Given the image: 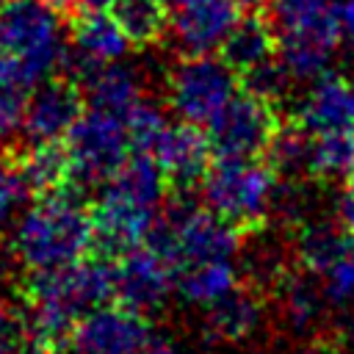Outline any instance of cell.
Returning <instances> with one entry per match:
<instances>
[{
    "label": "cell",
    "mask_w": 354,
    "mask_h": 354,
    "mask_svg": "<svg viewBox=\"0 0 354 354\" xmlns=\"http://www.w3.org/2000/svg\"><path fill=\"white\" fill-rule=\"evenodd\" d=\"M19 169L25 171L36 196L69 188V155L64 141H39V144H14L11 147Z\"/></svg>",
    "instance_id": "7402d4cb"
},
{
    "label": "cell",
    "mask_w": 354,
    "mask_h": 354,
    "mask_svg": "<svg viewBox=\"0 0 354 354\" xmlns=\"http://www.w3.org/2000/svg\"><path fill=\"white\" fill-rule=\"evenodd\" d=\"M238 285V271L230 260H205L177 268L174 290L196 307H207Z\"/></svg>",
    "instance_id": "cb8c5ba5"
},
{
    "label": "cell",
    "mask_w": 354,
    "mask_h": 354,
    "mask_svg": "<svg viewBox=\"0 0 354 354\" xmlns=\"http://www.w3.org/2000/svg\"><path fill=\"white\" fill-rule=\"evenodd\" d=\"M163 3H166V6H169V11H171V8H174V6H180L183 0H163Z\"/></svg>",
    "instance_id": "d590c367"
},
{
    "label": "cell",
    "mask_w": 354,
    "mask_h": 354,
    "mask_svg": "<svg viewBox=\"0 0 354 354\" xmlns=\"http://www.w3.org/2000/svg\"><path fill=\"white\" fill-rule=\"evenodd\" d=\"M50 3H55V6H58V8H64V11H69V8L75 6L72 0H50Z\"/></svg>",
    "instance_id": "d6a6232c"
},
{
    "label": "cell",
    "mask_w": 354,
    "mask_h": 354,
    "mask_svg": "<svg viewBox=\"0 0 354 354\" xmlns=\"http://www.w3.org/2000/svg\"><path fill=\"white\" fill-rule=\"evenodd\" d=\"M266 14L277 30V55L293 83H310L329 72L343 41L340 0H271Z\"/></svg>",
    "instance_id": "7a4b0ae2"
},
{
    "label": "cell",
    "mask_w": 354,
    "mask_h": 354,
    "mask_svg": "<svg viewBox=\"0 0 354 354\" xmlns=\"http://www.w3.org/2000/svg\"><path fill=\"white\" fill-rule=\"evenodd\" d=\"M69 25L64 8L50 0L0 3V50L19 58L39 80L64 66Z\"/></svg>",
    "instance_id": "277c9868"
},
{
    "label": "cell",
    "mask_w": 354,
    "mask_h": 354,
    "mask_svg": "<svg viewBox=\"0 0 354 354\" xmlns=\"http://www.w3.org/2000/svg\"><path fill=\"white\" fill-rule=\"evenodd\" d=\"M33 196L36 194H33L25 171L19 169L11 147L3 149L0 152V241L14 230V224L28 210Z\"/></svg>",
    "instance_id": "4316f807"
},
{
    "label": "cell",
    "mask_w": 354,
    "mask_h": 354,
    "mask_svg": "<svg viewBox=\"0 0 354 354\" xmlns=\"http://www.w3.org/2000/svg\"><path fill=\"white\" fill-rule=\"evenodd\" d=\"M171 122L166 119V111L152 102L149 97H144L127 116H124V127H127V136H130V144H133V152H149L158 147L160 136L166 133Z\"/></svg>",
    "instance_id": "83f0119b"
},
{
    "label": "cell",
    "mask_w": 354,
    "mask_h": 354,
    "mask_svg": "<svg viewBox=\"0 0 354 354\" xmlns=\"http://www.w3.org/2000/svg\"><path fill=\"white\" fill-rule=\"evenodd\" d=\"M335 218L343 224V230L348 235H354V180L346 183V188L337 199V207H335Z\"/></svg>",
    "instance_id": "f1b7e54d"
},
{
    "label": "cell",
    "mask_w": 354,
    "mask_h": 354,
    "mask_svg": "<svg viewBox=\"0 0 354 354\" xmlns=\"http://www.w3.org/2000/svg\"><path fill=\"white\" fill-rule=\"evenodd\" d=\"M149 335V318L116 301L86 313L72 326L66 348L75 354H144Z\"/></svg>",
    "instance_id": "ba28073f"
},
{
    "label": "cell",
    "mask_w": 354,
    "mask_h": 354,
    "mask_svg": "<svg viewBox=\"0 0 354 354\" xmlns=\"http://www.w3.org/2000/svg\"><path fill=\"white\" fill-rule=\"evenodd\" d=\"M111 17L133 47H152L169 33V6L163 0H116Z\"/></svg>",
    "instance_id": "d4e9b609"
},
{
    "label": "cell",
    "mask_w": 354,
    "mask_h": 354,
    "mask_svg": "<svg viewBox=\"0 0 354 354\" xmlns=\"http://www.w3.org/2000/svg\"><path fill=\"white\" fill-rule=\"evenodd\" d=\"M152 221V207L100 188L97 202H91V252L116 260L133 246L144 243Z\"/></svg>",
    "instance_id": "4fadbf2b"
},
{
    "label": "cell",
    "mask_w": 354,
    "mask_h": 354,
    "mask_svg": "<svg viewBox=\"0 0 354 354\" xmlns=\"http://www.w3.org/2000/svg\"><path fill=\"white\" fill-rule=\"evenodd\" d=\"M77 8H91V11H105V8H111L116 0H72Z\"/></svg>",
    "instance_id": "1f68e13d"
},
{
    "label": "cell",
    "mask_w": 354,
    "mask_h": 354,
    "mask_svg": "<svg viewBox=\"0 0 354 354\" xmlns=\"http://www.w3.org/2000/svg\"><path fill=\"white\" fill-rule=\"evenodd\" d=\"M268 290L243 279L221 299L205 307V335L213 343H238L257 332L268 310Z\"/></svg>",
    "instance_id": "2e32d148"
},
{
    "label": "cell",
    "mask_w": 354,
    "mask_h": 354,
    "mask_svg": "<svg viewBox=\"0 0 354 354\" xmlns=\"http://www.w3.org/2000/svg\"><path fill=\"white\" fill-rule=\"evenodd\" d=\"M307 177L318 183H351L354 180V130L310 133Z\"/></svg>",
    "instance_id": "603a6c76"
},
{
    "label": "cell",
    "mask_w": 354,
    "mask_h": 354,
    "mask_svg": "<svg viewBox=\"0 0 354 354\" xmlns=\"http://www.w3.org/2000/svg\"><path fill=\"white\" fill-rule=\"evenodd\" d=\"M69 77H75L83 88L86 105L108 111L119 119H124L144 97H147V75L144 69L122 61L108 64H91L75 69Z\"/></svg>",
    "instance_id": "5bb4252c"
},
{
    "label": "cell",
    "mask_w": 354,
    "mask_h": 354,
    "mask_svg": "<svg viewBox=\"0 0 354 354\" xmlns=\"http://www.w3.org/2000/svg\"><path fill=\"white\" fill-rule=\"evenodd\" d=\"M218 55L238 72V77L254 66H260L263 61L277 55V30L268 19L266 11H252L246 8L238 22L232 25V30L227 33V39L218 47Z\"/></svg>",
    "instance_id": "d6986e66"
},
{
    "label": "cell",
    "mask_w": 354,
    "mask_h": 354,
    "mask_svg": "<svg viewBox=\"0 0 354 354\" xmlns=\"http://www.w3.org/2000/svg\"><path fill=\"white\" fill-rule=\"evenodd\" d=\"M279 177L274 169L257 160H218L213 158L210 171L202 180V199L216 216L232 224L243 238L263 230L274 213V194Z\"/></svg>",
    "instance_id": "3957f363"
},
{
    "label": "cell",
    "mask_w": 354,
    "mask_h": 354,
    "mask_svg": "<svg viewBox=\"0 0 354 354\" xmlns=\"http://www.w3.org/2000/svg\"><path fill=\"white\" fill-rule=\"evenodd\" d=\"M11 252L28 271L86 257L91 252V205L72 188L36 196L11 230Z\"/></svg>",
    "instance_id": "6da1fadb"
},
{
    "label": "cell",
    "mask_w": 354,
    "mask_h": 354,
    "mask_svg": "<svg viewBox=\"0 0 354 354\" xmlns=\"http://www.w3.org/2000/svg\"><path fill=\"white\" fill-rule=\"evenodd\" d=\"M351 235L343 230L337 218H315V221H301L293 238V254L296 263L315 274L318 279L343 257L348 249Z\"/></svg>",
    "instance_id": "44dd1931"
},
{
    "label": "cell",
    "mask_w": 354,
    "mask_h": 354,
    "mask_svg": "<svg viewBox=\"0 0 354 354\" xmlns=\"http://www.w3.org/2000/svg\"><path fill=\"white\" fill-rule=\"evenodd\" d=\"M307 149H310V130H304L296 119H282L263 160L274 169L279 180H293L296 174H307Z\"/></svg>",
    "instance_id": "484cf974"
},
{
    "label": "cell",
    "mask_w": 354,
    "mask_h": 354,
    "mask_svg": "<svg viewBox=\"0 0 354 354\" xmlns=\"http://www.w3.org/2000/svg\"><path fill=\"white\" fill-rule=\"evenodd\" d=\"M152 158L166 177L169 196H188L202 185L205 174L210 171L213 147L202 124L180 119L177 124L166 127L158 147L152 149Z\"/></svg>",
    "instance_id": "30bf717a"
},
{
    "label": "cell",
    "mask_w": 354,
    "mask_h": 354,
    "mask_svg": "<svg viewBox=\"0 0 354 354\" xmlns=\"http://www.w3.org/2000/svg\"><path fill=\"white\" fill-rule=\"evenodd\" d=\"M174 279L177 268L147 243H138L113 260V299L147 318L169 301Z\"/></svg>",
    "instance_id": "9c48e42d"
},
{
    "label": "cell",
    "mask_w": 354,
    "mask_h": 354,
    "mask_svg": "<svg viewBox=\"0 0 354 354\" xmlns=\"http://www.w3.org/2000/svg\"><path fill=\"white\" fill-rule=\"evenodd\" d=\"M39 77L11 53L0 50V152L14 147L17 133H22L25 111Z\"/></svg>",
    "instance_id": "ffe728a7"
},
{
    "label": "cell",
    "mask_w": 354,
    "mask_h": 354,
    "mask_svg": "<svg viewBox=\"0 0 354 354\" xmlns=\"http://www.w3.org/2000/svg\"><path fill=\"white\" fill-rule=\"evenodd\" d=\"M348 263H351V268H354V235H351V241H348Z\"/></svg>",
    "instance_id": "836d02e7"
},
{
    "label": "cell",
    "mask_w": 354,
    "mask_h": 354,
    "mask_svg": "<svg viewBox=\"0 0 354 354\" xmlns=\"http://www.w3.org/2000/svg\"><path fill=\"white\" fill-rule=\"evenodd\" d=\"M238 3H241V6H243V8H252V6H257V3H260V0H238Z\"/></svg>",
    "instance_id": "e575fe53"
},
{
    "label": "cell",
    "mask_w": 354,
    "mask_h": 354,
    "mask_svg": "<svg viewBox=\"0 0 354 354\" xmlns=\"http://www.w3.org/2000/svg\"><path fill=\"white\" fill-rule=\"evenodd\" d=\"M304 130H354V80L337 72H324L310 80L293 116Z\"/></svg>",
    "instance_id": "e0dca14e"
},
{
    "label": "cell",
    "mask_w": 354,
    "mask_h": 354,
    "mask_svg": "<svg viewBox=\"0 0 354 354\" xmlns=\"http://www.w3.org/2000/svg\"><path fill=\"white\" fill-rule=\"evenodd\" d=\"M340 33L343 41L354 50V0H340Z\"/></svg>",
    "instance_id": "f546056e"
},
{
    "label": "cell",
    "mask_w": 354,
    "mask_h": 354,
    "mask_svg": "<svg viewBox=\"0 0 354 354\" xmlns=\"http://www.w3.org/2000/svg\"><path fill=\"white\" fill-rule=\"evenodd\" d=\"M39 354H64V351H39Z\"/></svg>",
    "instance_id": "8d00e7d4"
},
{
    "label": "cell",
    "mask_w": 354,
    "mask_h": 354,
    "mask_svg": "<svg viewBox=\"0 0 354 354\" xmlns=\"http://www.w3.org/2000/svg\"><path fill=\"white\" fill-rule=\"evenodd\" d=\"M64 147L72 169L69 188L83 196L91 188H102L133 152L124 119L100 108L80 113V119L64 136Z\"/></svg>",
    "instance_id": "5b68a950"
},
{
    "label": "cell",
    "mask_w": 354,
    "mask_h": 354,
    "mask_svg": "<svg viewBox=\"0 0 354 354\" xmlns=\"http://www.w3.org/2000/svg\"><path fill=\"white\" fill-rule=\"evenodd\" d=\"M243 6L238 0H183L169 11V39L177 55L213 53L221 47Z\"/></svg>",
    "instance_id": "7c38bea8"
},
{
    "label": "cell",
    "mask_w": 354,
    "mask_h": 354,
    "mask_svg": "<svg viewBox=\"0 0 354 354\" xmlns=\"http://www.w3.org/2000/svg\"><path fill=\"white\" fill-rule=\"evenodd\" d=\"M282 124L279 105L257 94H235L207 124L213 158L218 160H257L266 155L274 133Z\"/></svg>",
    "instance_id": "52a82bcc"
},
{
    "label": "cell",
    "mask_w": 354,
    "mask_h": 354,
    "mask_svg": "<svg viewBox=\"0 0 354 354\" xmlns=\"http://www.w3.org/2000/svg\"><path fill=\"white\" fill-rule=\"evenodd\" d=\"M238 72L213 53L177 55L166 69V102L183 119L207 124L238 91Z\"/></svg>",
    "instance_id": "8992f818"
},
{
    "label": "cell",
    "mask_w": 354,
    "mask_h": 354,
    "mask_svg": "<svg viewBox=\"0 0 354 354\" xmlns=\"http://www.w3.org/2000/svg\"><path fill=\"white\" fill-rule=\"evenodd\" d=\"M144 354H183V351H180V346L171 337H166V335H149V340L144 346Z\"/></svg>",
    "instance_id": "4dcf8cb0"
},
{
    "label": "cell",
    "mask_w": 354,
    "mask_h": 354,
    "mask_svg": "<svg viewBox=\"0 0 354 354\" xmlns=\"http://www.w3.org/2000/svg\"><path fill=\"white\" fill-rule=\"evenodd\" d=\"M69 44H72V53L66 50V58L61 66V72L66 75H72L80 66H91V64L122 61L133 47L111 14L91 11V8H80V14L72 19Z\"/></svg>",
    "instance_id": "9a60e30c"
},
{
    "label": "cell",
    "mask_w": 354,
    "mask_h": 354,
    "mask_svg": "<svg viewBox=\"0 0 354 354\" xmlns=\"http://www.w3.org/2000/svg\"><path fill=\"white\" fill-rule=\"evenodd\" d=\"M86 111L83 88L75 77L66 72L47 75L36 83L25 122H22V144H39V141H64L69 127L80 119Z\"/></svg>",
    "instance_id": "8fae6325"
},
{
    "label": "cell",
    "mask_w": 354,
    "mask_h": 354,
    "mask_svg": "<svg viewBox=\"0 0 354 354\" xmlns=\"http://www.w3.org/2000/svg\"><path fill=\"white\" fill-rule=\"evenodd\" d=\"M274 293H277V304H279V318L293 335L313 332L321 324L324 304L329 299L315 274L304 271L301 266H296V271L288 268L282 274V279L274 285Z\"/></svg>",
    "instance_id": "ac0fdd59"
}]
</instances>
